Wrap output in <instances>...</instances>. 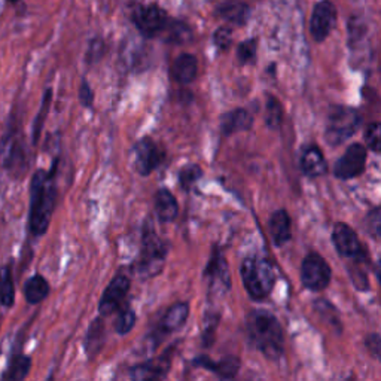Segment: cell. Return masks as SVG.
Returning <instances> with one entry per match:
<instances>
[{
  "mask_svg": "<svg viewBox=\"0 0 381 381\" xmlns=\"http://www.w3.org/2000/svg\"><path fill=\"white\" fill-rule=\"evenodd\" d=\"M57 160L54 161L49 172L37 170L30 183V211H29V228L35 237L47 234L52 213L57 200L55 191V172H57Z\"/></svg>",
  "mask_w": 381,
  "mask_h": 381,
  "instance_id": "1",
  "label": "cell"
},
{
  "mask_svg": "<svg viewBox=\"0 0 381 381\" xmlns=\"http://www.w3.org/2000/svg\"><path fill=\"white\" fill-rule=\"evenodd\" d=\"M247 340L253 348L270 359L279 361L285 353V335L279 319L268 310L257 308L246 319Z\"/></svg>",
  "mask_w": 381,
  "mask_h": 381,
  "instance_id": "2",
  "label": "cell"
},
{
  "mask_svg": "<svg viewBox=\"0 0 381 381\" xmlns=\"http://www.w3.org/2000/svg\"><path fill=\"white\" fill-rule=\"evenodd\" d=\"M240 271L245 289L252 300L262 301L271 293L276 285V271L270 261L259 257L246 258Z\"/></svg>",
  "mask_w": 381,
  "mask_h": 381,
  "instance_id": "3",
  "label": "cell"
},
{
  "mask_svg": "<svg viewBox=\"0 0 381 381\" xmlns=\"http://www.w3.org/2000/svg\"><path fill=\"white\" fill-rule=\"evenodd\" d=\"M362 122L359 110L350 106H332L328 115L324 140L329 146H340L356 134Z\"/></svg>",
  "mask_w": 381,
  "mask_h": 381,
  "instance_id": "4",
  "label": "cell"
},
{
  "mask_svg": "<svg viewBox=\"0 0 381 381\" xmlns=\"http://www.w3.org/2000/svg\"><path fill=\"white\" fill-rule=\"evenodd\" d=\"M167 257V247L163 240L152 228L146 227L142 240V252L137 264L139 274L143 279L158 276L161 273Z\"/></svg>",
  "mask_w": 381,
  "mask_h": 381,
  "instance_id": "5",
  "label": "cell"
},
{
  "mask_svg": "<svg viewBox=\"0 0 381 381\" xmlns=\"http://www.w3.org/2000/svg\"><path fill=\"white\" fill-rule=\"evenodd\" d=\"M332 271L331 266L319 253H308L301 264V281L312 292H320L327 289L331 283Z\"/></svg>",
  "mask_w": 381,
  "mask_h": 381,
  "instance_id": "6",
  "label": "cell"
},
{
  "mask_svg": "<svg viewBox=\"0 0 381 381\" xmlns=\"http://www.w3.org/2000/svg\"><path fill=\"white\" fill-rule=\"evenodd\" d=\"M366 157H368V151L362 143H351L334 165L335 177L350 180L361 176L365 172Z\"/></svg>",
  "mask_w": 381,
  "mask_h": 381,
  "instance_id": "7",
  "label": "cell"
},
{
  "mask_svg": "<svg viewBox=\"0 0 381 381\" xmlns=\"http://www.w3.org/2000/svg\"><path fill=\"white\" fill-rule=\"evenodd\" d=\"M133 164L140 176H149L164 160V153L151 137L140 139L131 149Z\"/></svg>",
  "mask_w": 381,
  "mask_h": 381,
  "instance_id": "8",
  "label": "cell"
},
{
  "mask_svg": "<svg viewBox=\"0 0 381 381\" xmlns=\"http://www.w3.org/2000/svg\"><path fill=\"white\" fill-rule=\"evenodd\" d=\"M332 243L343 258L358 259L365 257L363 247L359 242L356 231L344 222H338L332 228Z\"/></svg>",
  "mask_w": 381,
  "mask_h": 381,
  "instance_id": "9",
  "label": "cell"
},
{
  "mask_svg": "<svg viewBox=\"0 0 381 381\" xmlns=\"http://www.w3.org/2000/svg\"><path fill=\"white\" fill-rule=\"evenodd\" d=\"M204 276L209 280L210 291L215 292V295H223L231 289V276L228 270V264L219 250H215L213 255H211Z\"/></svg>",
  "mask_w": 381,
  "mask_h": 381,
  "instance_id": "10",
  "label": "cell"
},
{
  "mask_svg": "<svg viewBox=\"0 0 381 381\" xmlns=\"http://www.w3.org/2000/svg\"><path fill=\"white\" fill-rule=\"evenodd\" d=\"M130 279L124 276V274H117L114 279H112L107 288L105 289L100 304H98V312H100L102 316H109L112 313H115L119 308L121 303L127 296L130 291Z\"/></svg>",
  "mask_w": 381,
  "mask_h": 381,
  "instance_id": "11",
  "label": "cell"
},
{
  "mask_svg": "<svg viewBox=\"0 0 381 381\" xmlns=\"http://www.w3.org/2000/svg\"><path fill=\"white\" fill-rule=\"evenodd\" d=\"M336 21V9L329 2V0H323L319 2L313 11L312 21H310V32L315 37L316 42H323L331 33L332 27Z\"/></svg>",
  "mask_w": 381,
  "mask_h": 381,
  "instance_id": "12",
  "label": "cell"
},
{
  "mask_svg": "<svg viewBox=\"0 0 381 381\" xmlns=\"http://www.w3.org/2000/svg\"><path fill=\"white\" fill-rule=\"evenodd\" d=\"M136 25L145 37H153L163 32L167 24V13L157 5L142 8L136 13Z\"/></svg>",
  "mask_w": 381,
  "mask_h": 381,
  "instance_id": "13",
  "label": "cell"
},
{
  "mask_svg": "<svg viewBox=\"0 0 381 381\" xmlns=\"http://www.w3.org/2000/svg\"><path fill=\"white\" fill-rule=\"evenodd\" d=\"M170 363H172V358L168 353H165V355L160 358H155L145 363L133 366V368L130 370V375L134 380H142V381L164 378L168 370H170Z\"/></svg>",
  "mask_w": 381,
  "mask_h": 381,
  "instance_id": "14",
  "label": "cell"
},
{
  "mask_svg": "<svg viewBox=\"0 0 381 381\" xmlns=\"http://www.w3.org/2000/svg\"><path fill=\"white\" fill-rule=\"evenodd\" d=\"M189 316V304L188 303H177L167 310L164 317L160 322L158 331L155 335H160V340L168 334L179 331L183 324L187 323Z\"/></svg>",
  "mask_w": 381,
  "mask_h": 381,
  "instance_id": "15",
  "label": "cell"
},
{
  "mask_svg": "<svg viewBox=\"0 0 381 381\" xmlns=\"http://www.w3.org/2000/svg\"><path fill=\"white\" fill-rule=\"evenodd\" d=\"M195 366H201L203 370L211 371L213 374H216L219 378H234L238 371L240 366H242V361L237 356H225L218 362L210 361L207 356H199L194 361Z\"/></svg>",
  "mask_w": 381,
  "mask_h": 381,
  "instance_id": "16",
  "label": "cell"
},
{
  "mask_svg": "<svg viewBox=\"0 0 381 381\" xmlns=\"http://www.w3.org/2000/svg\"><path fill=\"white\" fill-rule=\"evenodd\" d=\"M268 231H270L273 245L277 247L285 246L292 238V221L286 210H276L268 221Z\"/></svg>",
  "mask_w": 381,
  "mask_h": 381,
  "instance_id": "17",
  "label": "cell"
},
{
  "mask_svg": "<svg viewBox=\"0 0 381 381\" xmlns=\"http://www.w3.org/2000/svg\"><path fill=\"white\" fill-rule=\"evenodd\" d=\"M300 165L303 173L310 179L320 177L323 175H327L328 172V164L327 160H324V155L315 145L304 149L300 158Z\"/></svg>",
  "mask_w": 381,
  "mask_h": 381,
  "instance_id": "18",
  "label": "cell"
},
{
  "mask_svg": "<svg viewBox=\"0 0 381 381\" xmlns=\"http://www.w3.org/2000/svg\"><path fill=\"white\" fill-rule=\"evenodd\" d=\"M253 125V117L246 109H234L223 114L221 118V130L225 136H231L240 131H247Z\"/></svg>",
  "mask_w": 381,
  "mask_h": 381,
  "instance_id": "19",
  "label": "cell"
},
{
  "mask_svg": "<svg viewBox=\"0 0 381 381\" xmlns=\"http://www.w3.org/2000/svg\"><path fill=\"white\" fill-rule=\"evenodd\" d=\"M155 204V215H157L158 221L163 223L173 222L177 218L179 213V204L176 197L165 188H161L153 199Z\"/></svg>",
  "mask_w": 381,
  "mask_h": 381,
  "instance_id": "20",
  "label": "cell"
},
{
  "mask_svg": "<svg viewBox=\"0 0 381 381\" xmlns=\"http://www.w3.org/2000/svg\"><path fill=\"white\" fill-rule=\"evenodd\" d=\"M199 74V61L191 54H182L175 60L172 67V76L177 83L187 86L191 83Z\"/></svg>",
  "mask_w": 381,
  "mask_h": 381,
  "instance_id": "21",
  "label": "cell"
},
{
  "mask_svg": "<svg viewBox=\"0 0 381 381\" xmlns=\"http://www.w3.org/2000/svg\"><path fill=\"white\" fill-rule=\"evenodd\" d=\"M105 341H106L105 323L102 319H95L91 323V327H90L87 336H86V343H83L90 359H93L94 356L98 355V353H100V350L105 346Z\"/></svg>",
  "mask_w": 381,
  "mask_h": 381,
  "instance_id": "22",
  "label": "cell"
},
{
  "mask_svg": "<svg viewBox=\"0 0 381 381\" xmlns=\"http://www.w3.org/2000/svg\"><path fill=\"white\" fill-rule=\"evenodd\" d=\"M49 295V283L47 279L40 274H35L24 285V296L29 304L36 305L44 301Z\"/></svg>",
  "mask_w": 381,
  "mask_h": 381,
  "instance_id": "23",
  "label": "cell"
},
{
  "mask_svg": "<svg viewBox=\"0 0 381 381\" xmlns=\"http://www.w3.org/2000/svg\"><path fill=\"white\" fill-rule=\"evenodd\" d=\"M32 368V358L27 355H16L9 361L6 371L2 374V380L6 381H21L27 378Z\"/></svg>",
  "mask_w": 381,
  "mask_h": 381,
  "instance_id": "24",
  "label": "cell"
},
{
  "mask_svg": "<svg viewBox=\"0 0 381 381\" xmlns=\"http://www.w3.org/2000/svg\"><path fill=\"white\" fill-rule=\"evenodd\" d=\"M16 303V286L11 268L8 265L0 268V304L9 308Z\"/></svg>",
  "mask_w": 381,
  "mask_h": 381,
  "instance_id": "25",
  "label": "cell"
},
{
  "mask_svg": "<svg viewBox=\"0 0 381 381\" xmlns=\"http://www.w3.org/2000/svg\"><path fill=\"white\" fill-rule=\"evenodd\" d=\"M218 13L222 18H225L235 25H243L247 23L250 17V9L247 5H243V4H230V5H223L218 11Z\"/></svg>",
  "mask_w": 381,
  "mask_h": 381,
  "instance_id": "26",
  "label": "cell"
},
{
  "mask_svg": "<svg viewBox=\"0 0 381 381\" xmlns=\"http://www.w3.org/2000/svg\"><path fill=\"white\" fill-rule=\"evenodd\" d=\"M51 100H52V91L48 88V90L45 91L44 98H42L40 109H39L37 115H36V118H35V121H33V127H32V143H33V145H37V143H39V139H40L42 130H44L45 119H47V115H48V112H49Z\"/></svg>",
  "mask_w": 381,
  "mask_h": 381,
  "instance_id": "27",
  "label": "cell"
},
{
  "mask_svg": "<svg viewBox=\"0 0 381 381\" xmlns=\"http://www.w3.org/2000/svg\"><path fill=\"white\" fill-rule=\"evenodd\" d=\"M283 106L277 100L276 97L270 95L266 102V109H265V122L270 127L271 130H277L279 127L283 122Z\"/></svg>",
  "mask_w": 381,
  "mask_h": 381,
  "instance_id": "28",
  "label": "cell"
},
{
  "mask_svg": "<svg viewBox=\"0 0 381 381\" xmlns=\"http://www.w3.org/2000/svg\"><path fill=\"white\" fill-rule=\"evenodd\" d=\"M163 32H165V40L168 44H185V42H188L192 36L189 27L179 21L172 23L168 27L165 24Z\"/></svg>",
  "mask_w": 381,
  "mask_h": 381,
  "instance_id": "29",
  "label": "cell"
},
{
  "mask_svg": "<svg viewBox=\"0 0 381 381\" xmlns=\"http://www.w3.org/2000/svg\"><path fill=\"white\" fill-rule=\"evenodd\" d=\"M203 176V168L197 164H191V165H185L179 172V183L182 189L188 191L191 187H194L197 182H199Z\"/></svg>",
  "mask_w": 381,
  "mask_h": 381,
  "instance_id": "30",
  "label": "cell"
},
{
  "mask_svg": "<svg viewBox=\"0 0 381 381\" xmlns=\"http://www.w3.org/2000/svg\"><path fill=\"white\" fill-rule=\"evenodd\" d=\"M136 320H137V317H136L134 310L130 308V307L124 308L122 312L119 313L117 322H115V331H117V334H119V335H127V334H129L134 328Z\"/></svg>",
  "mask_w": 381,
  "mask_h": 381,
  "instance_id": "31",
  "label": "cell"
},
{
  "mask_svg": "<svg viewBox=\"0 0 381 381\" xmlns=\"http://www.w3.org/2000/svg\"><path fill=\"white\" fill-rule=\"evenodd\" d=\"M257 55V40L255 39H249L242 42L237 48V59L240 64H246L255 60Z\"/></svg>",
  "mask_w": 381,
  "mask_h": 381,
  "instance_id": "32",
  "label": "cell"
},
{
  "mask_svg": "<svg viewBox=\"0 0 381 381\" xmlns=\"http://www.w3.org/2000/svg\"><path fill=\"white\" fill-rule=\"evenodd\" d=\"M365 230L370 235H373L374 240L380 238L381 234V215L380 207H374L368 215L365 218Z\"/></svg>",
  "mask_w": 381,
  "mask_h": 381,
  "instance_id": "33",
  "label": "cell"
},
{
  "mask_svg": "<svg viewBox=\"0 0 381 381\" xmlns=\"http://www.w3.org/2000/svg\"><path fill=\"white\" fill-rule=\"evenodd\" d=\"M365 142L375 153L380 152V122H373L365 131Z\"/></svg>",
  "mask_w": 381,
  "mask_h": 381,
  "instance_id": "34",
  "label": "cell"
},
{
  "mask_svg": "<svg viewBox=\"0 0 381 381\" xmlns=\"http://www.w3.org/2000/svg\"><path fill=\"white\" fill-rule=\"evenodd\" d=\"M213 40H215V45L225 51V49H228L230 45H231V42H233V32L231 29H228V27H221V29H218L213 35Z\"/></svg>",
  "mask_w": 381,
  "mask_h": 381,
  "instance_id": "35",
  "label": "cell"
},
{
  "mask_svg": "<svg viewBox=\"0 0 381 381\" xmlns=\"http://www.w3.org/2000/svg\"><path fill=\"white\" fill-rule=\"evenodd\" d=\"M79 100L83 107H91L94 103V93L87 81H82L79 88Z\"/></svg>",
  "mask_w": 381,
  "mask_h": 381,
  "instance_id": "36",
  "label": "cell"
},
{
  "mask_svg": "<svg viewBox=\"0 0 381 381\" xmlns=\"http://www.w3.org/2000/svg\"><path fill=\"white\" fill-rule=\"evenodd\" d=\"M103 48H105L103 42L100 39H97V40L94 39L90 49H88V55H87L88 63H94V61H97L98 59H100L102 54H103Z\"/></svg>",
  "mask_w": 381,
  "mask_h": 381,
  "instance_id": "37",
  "label": "cell"
},
{
  "mask_svg": "<svg viewBox=\"0 0 381 381\" xmlns=\"http://www.w3.org/2000/svg\"><path fill=\"white\" fill-rule=\"evenodd\" d=\"M366 347H368V350L373 353V356L375 359L380 358V353H381V338L377 332L374 334H370V336L366 338Z\"/></svg>",
  "mask_w": 381,
  "mask_h": 381,
  "instance_id": "38",
  "label": "cell"
},
{
  "mask_svg": "<svg viewBox=\"0 0 381 381\" xmlns=\"http://www.w3.org/2000/svg\"><path fill=\"white\" fill-rule=\"evenodd\" d=\"M9 2H18V0H9Z\"/></svg>",
  "mask_w": 381,
  "mask_h": 381,
  "instance_id": "39",
  "label": "cell"
}]
</instances>
